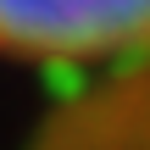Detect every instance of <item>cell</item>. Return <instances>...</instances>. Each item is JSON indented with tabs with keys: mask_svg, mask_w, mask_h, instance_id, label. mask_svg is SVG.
<instances>
[{
	"mask_svg": "<svg viewBox=\"0 0 150 150\" xmlns=\"http://www.w3.org/2000/svg\"><path fill=\"white\" fill-rule=\"evenodd\" d=\"M150 50V0H0V56L100 61Z\"/></svg>",
	"mask_w": 150,
	"mask_h": 150,
	"instance_id": "6da1fadb",
	"label": "cell"
}]
</instances>
